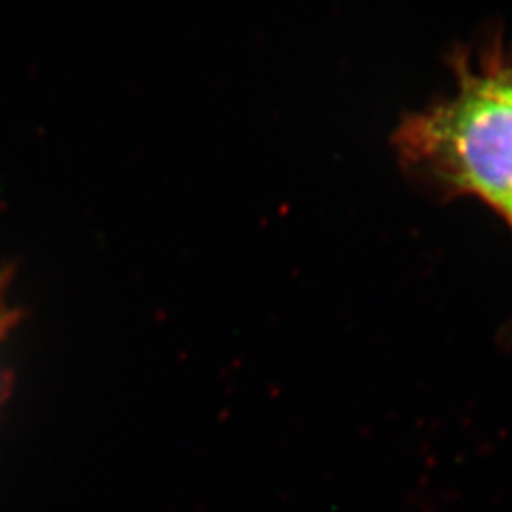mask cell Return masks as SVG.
<instances>
[{"instance_id": "obj_1", "label": "cell", "mask_w": 512, "mask_h": 512, "mask_svg": "<svg viewBox=\"0 0 512 512\" xmlns=\"http://www.w3.org/2000/svg\"><path fill=\"white\" fill-rule=\"evenodd\" d=\"M399 145L512 217V78L471 84L452 103L404 124Z\"/></svg>"}, {"instance_id": "obj_2", "label": "cell", "mask_w": 512, "mask_h": 512, "mask_svg": "<svg viewBox=\"0 0 512 512\" xmlns=\"http://www.w3.org/2000/svg\"><path fill=\"white\" fill-rule=\"evenodd\" d=\"M8 281H10V275L6 274V270L0 266V340L6 336V332L12 327L14 317H16L6 302Z\"/></svg>"}]
</instances>
